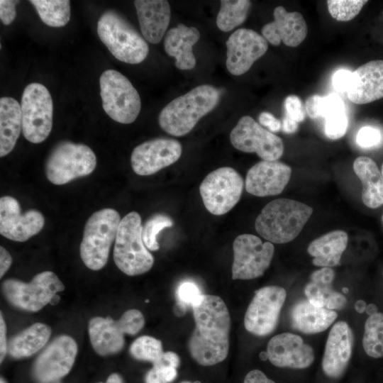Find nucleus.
<instances>
[{
  "mask_svg": "<svg viewBox=\"0 0 383 383\" xmlns=\"http://www.w3.org/2000/svg\"><path fill=\"white\" fill-rule=\"evenodd\" d=\"M195 328L188 348L193 359L203 366L223 361L229 351L231 316L222 299L204 294L192 306Z\"/></svg>",
  "mask_w": 383,
  "mask_h": 383,
  "instance_id": "nucleus-1",
  "label": "nucleus"
},
{
  "mask_svg": "<svg viewBox=\"0 0 383 383\" xmlns=\"http://www.w3.org/2000/svg\"><path fill=\"white\" fill-rule=\"evenodd\" d=\"M220 91L210 84H201L171 101L160 111L158 121L168 134L183 136L218 104Z\"/></svg>",
  "mask_w": 383,
  "mask_h": 383,
  "instance_id": "nucleus-2",
  "label": "nucleus"
},
{
  "mask_svg": "<svg viewBox=\"0 0 383 383\" xmlns=\"http://www.w3.org/2000/svg\"><path fill=\"white\" fill-rule=\"evenodd\" d=\"M313 213V209L300 201L277 199L262 209L255 222L257 233L267 241L282 244L293 240Z\"/></svg>",
  "mask_w": 383,
  "mask_h": 383,
  "instance_id": "nucleus-3",
  "label": "nucleus"
},
{
  "mask_svg": "<svg viewBox=\"0 0 383 383\" xmlns=\"http://www.w3.org/2000/svg\"><path fill=\"white\" fill-rule=\"evenodd\" d=\"M97 33L102 43L119 61L138 64L148 54L149 47L144 38L115 11L108 10L100 16Z\"/></svg>",
  "mask_w": 383,
  "mask_h": 383,
  "instance_id": "nucleus-4",
  "label": "nucleus"
},
{
  "mask_svg": "<svg viewBox=\"0 0 383 383\" xmlns=\"http://www.w3.org/2000/svg\"><path fill=\"white\" fill-rule=\"evenodd\" d=\"M142 231L141 218L135 211L126 215L118 228L113 260L118 268L129 276L147 272L154 263V257L143 242Z\"/></svg>",
  "mask_w": 383,
  "mask_h": 383,
  "instance_id": "nucleus-5",
  "label": "nucleus"
},
{
  "mask_svg": "<svg viewBox=\"0 0 383 383\" xmlns=\"http://www.w3.org/2000/svg\"><path fill=\"white\" fill-rule=\"evenodd\" d=\"M121 221L118 211L110 208L94 212L87 220L80 244V256L90 270H99L106 264Z\"/></svg>",
  "mask_w": 383,
  "mask_h": 383,
  "instance_id": "nucleus-6",
  "label": "nucleus"
},
{
  "mask_svg": "<svg viewBox=\"0 0 383 383\" xmlns=\"http://www.w3.org/2000/svg\"><path fill=\"white\" fill-rule=\"evenodd\" d=\"M96 165V157L89 146L62 141L50 153L45 164V174L51 183L62 185L90 174Z\"/></svg>",
  "mask_w": 383,
  "mask_h": 383,
  "instance_id": "nucleus-7",
  "label": "nucleus"
},
{
  "mask_svg": "<svg viewBox=\"0 0 383 383\" xmlns=\"http://www.w3.org/2000/svg\"><path fill=\"white\" fill-rule=\"evenodd\" d=\"M102 106L116 122L128 124L137 118L141 109L138 92L131 82L114 70L104 71L99 79Z\"/></svg>",
  "mask_w": 383,
  "mask_h": 383,
  "instance_id": "nucleus-8",
  "label": "nucleus"
},
{
  "mask_svg": "<svg viewBox=\"0 0 383 383\" xmlns=\"http://www.w3.org/2000/svg\"><path fill=\"white\" fill-rule=\"evenodd\" d=\"M144 324V316L137 309L126 311L118 321L110 317H94L89 322L90 342L99 355H113L123 349L124 334L135 335Z\"/></svg>",
  "mask_w": 383,
  "mask_h": 383,
  "instance_id": "nucleus-9",
  "label": "nucleus"
},
{
  "mask_svg": "<svg viewBox=\"0 0 383 383\" xmlns=\"http://www.w3.org/2000/svg\"><path fill=\"white\" fill-rule=\"evenodd\" d=\"M64 289L62 282L51 271L37 274L28 283L8 279L2 284L6 300L14 307L30 312L38 311L50 304L55 294Z\"/></svg>",
  "mask_w": 383,
  "mask_h": 383,
  "instance_id": "nucleus-10",
  "label": "nucleus"
},
{
  "mask_svg": "<svg viewBox=\"0 0 383 383\" xmlns=\"http://www.w3.org/2000/svg\"><path fill=\"white\" fill-rule=\"evenodd\" d=\"M21 109L25 138L33 143L44 141L52 127L53 104L48 89L40 83L27 85L22 94Z\"/></svg>",
  "mask_w": 383,
  "mask_h": 383,
  "instance_id": "nucleus-11",
  "label": "nucleus"
},
{
  "mask_svg": "<svg viewBox=\"0 0 383 383\" xmlns=\"http://www.w3.org/2000/svg\"><path fill=\"white\" fill-rule=\"evenodd\" d=\"M243 179L233 168L223 167L208 174L199 187L206 209L212 214L228 213L238 202L243 193Z\"/></svg>",
  "mask_w": 383,
  "mask_h": 383,
  "instance_id": "nucleus-12",
  "label": "nucleus"
},
{
  "mask_svg": "<svg viewBox=\"0 0 383 383\" xmlns=\"http://www.w3.org/2000/svg\"><path fill=\"white\" fill-rule=\"evenodd\" d=\"M233 279H252L262 276L270 267L274 247L269 241H262L256 235L242 234L233 244Z\"/></svg>",
  "mask_w": 383,
  "mask_h": 383,
  "instance_id": "nucleus-13",
  "label": "nucleus"
},
{
  "mask_svg": "<svg viewBox=\"0 0 383 383\" xmlns=\"http://www.w3.org/2000/svg\"><path fill=\"white\" fill-rule=\"evenodd\" d=\"M233 146L245 152H255L263 160H277L284 152L281 138L266 130L251 116L240 118L230 133Z\"/></svg>",
  "mask_w": 383,
  "mask_h": 383,
  "instance_id": "nucleus-14",
  "label": "nucleus"
},
{
  "mask_svg": "<svg viewBox=\"0 0 383 383\" xmlns=\"http://www.w3.org/2000/svg\"><path fill=\"white\" fill-rule=\"evenodd\" d=\"M287 292L279 286H267L255 292L244 318L245 329L258 336H265L277 327Z\"/></svg>",
  "mask_w": 383,
  "mask_h": 383,
  "instance_id": "nucleus-15",
  "label": "nucleus"
},
{
  "mask_svg": "<svg viewBox=\"0 0 383 383\" xmlns=\"http://www.w3.org/2000/svg\"><path fill=\"white\" fill-rule=\"evenodd\" d=\"M77 345L70 336L56 337L41 352L33 366V375L38 383H54L71 370Z\"/></svg>",
  "mask_w": 383,
  "mask_h": 383,
  "instance_id": "nucleus-16",
  "label": "nucleus"
},
{
  "mask_svg": "<svg viewBox=\"0 0 383 383\" xmlns=\"http://www.w3.org/2000/svg\"><path fill=\"white\" fill-rule=\"evenodd\" d=\"M182 152V145L177 140L165 138L150 140L133 149L131 166L138 175H151L177 161Z\"/></svg>",
  "mask_w": 383,
  "mask_h": 383,
  "instance_id": "nucleus-17",
  "label": "nucleus"
},
{
  "mask_svg": "<svg viewBox=\"0 0 383 383\" xmlns=\"http://www.w3.org/2000/svg\"><path fill=\"white\" fill-rule=\"evenodd\" d=\"M226 67L233 75L247 72L253 63L267 50V41L256 31L239 28L234 31L226 43Z\"/></svg>",
  "mask_w": 383,
  "mask_h": 383,
  "instance_id": "nucleus-18",
  "label": "nucleus"
},
{
  "mask_svg": "<svg viewBox=\"0 0 383 383\" xmlns=\"http://www.w3.org/2000/svg\"><path fill=\"white\" fill-rule=\"evenodd\" d=\"M45 218L38 210L30 209L23 214L18 201L10 196L0 199V233L17 242H24L38 233L43 228Z\"/></svg>",
  "mask_w": 383,
  "mask_h": 383,
  "instance_id": "nucleus-19",
  "label": "nucleus"
},
{
  "mask_svg": "<svg viewBox=\"0 0 383 383\" xmlns=\"http://www.w3.org/2000/svg\"><path fill=\"white\" fill-rule=\"evenodd\" d=\"M270 362L278 367L306 369L314 361L313 348L298 335L283 333L273 336L267 346Z\"/></svg>",
  "mask_w": 383,
  "mask_h": 383,
  "instance_id": "nucleus-20",
  "label": "nucleus"
},
{
  "mask_svg": "<svg viewBox=\"0 0 383 383\" xmlns=\"http://www.w3.org/2000/svg\"><path fill=\"white\" fill-rule=\"evenodd\" d=\"M292 168L277 160H262L253 165L245 178L246 191L257 196L279 194L289 181Z\"/></svg>",
  "mask_w": 383,
  "mask_h": 383,
  "instance_id": "nucleus-21",
  "label": "nucleus"
},
{
  "mask_svg": "<svg viewBox=\"0 0 383 383\" xmlns=\"http://www.w3.org/2000/svg\"><path fill=\"white\" fill-rule=\"evenodd\" d=\"M353 340V331L345 321H338L333 326L321 362L326 376L338 378L343 374L351 358Z\"/></svg>",
  "mask_w": 383,
  "mask_h": 383,
  "instance_id": "nucleus-22",
  "label": "nucleus"
},
{
  "mask_svg": "<svg viewBox=\"0 0 383 383\" xmlns=\"http://www.w3.org/2000/svg\"><path fill=\"white\" fill-rule=\"evenodd\" d=\"M274 21L265 24L262 28L264 38L273 45L281 42L289 47L300 45L307 35V25L303 16L299 12H288L283 6L274 9Z\"/></svg>",
  "mask_w": 383,
  "mask_h": 383,
  "instance_id": "nucleus-23",
  "label": "nucleus"
},
{
  "mask_svg": "<svg viewBox=\"0 0 383 383\" xmlns=\"http://www.w3.org/2000/svg\"><path fill=\"white\" fill-rule=\"evenodd\" d=\"M347 95L356 104L383 98V60H371L353 72Z\"/></svg>",
  "mask_w": 383,
  "mask_h": 383,
  "instance_id": "nucleus-24",
  "label": "nucleus"
},
{
  "mask_svg": "<svg viewBox=\"0 0 383 383\" xmlns=\"http://www.w3.org/2000/svg\"><path fill=\"white\" fill-rule=\"evenodd\" d=\"M134 5L144 39L152 44L160 43L170 21L169 2L165 0H136Z\"/></svg>",
  "mask_w": 383,
  "mask_h": 383,
  "instance_id": "nucleus-25",
  "label": "nucleus"
},
{
  "mask_svg": "<svg viewBox=\"0 0 383 383\" xmlns=\"http://www.w3.org/2000/svg\"><path fill=\"white\" fill-rule=\"evenodd\" d=\"M200 38V33L195 27H188L179 23L167 31L164 48L167 54L175 58V66L182 70L193 69L196 58L193 46Z\"/></svg>",
  "mask_w": 383,
  "mask_h": 383,
  "instance_id": "nucleus-26",
  "label": "nucleus"
},
{
  "mask_svg": "<svg viewBox=\"0 0 383 383\" xmlns=\"http://www.w3.org/2000/svg\"><path fill=\"white\" fill-rule=\"evenodd\" d=\"M335 272L331 267L314 271L304 288L307 300L313 305L331 310L343 309L347 303L345 296L332 286Z\"/></svg>",
  "mask_w": 383,
  "mask_h": 383,
  "instance_id": "nucleus-27",
  "label": "nucleus"
},
{
  "mask_svg": "<svg viewBox=\"0 0 383 383\" xmlns=\"http://www.w3.org/2000/svg\"><path fill=\"white\" fill-rule=\"evenodd\" d=\"M337 317L338 313L334 310L314 306L308 300L298 301L291 311L294 329L306 334L324 331Z\"/></svg>",
  "mask_w": 383,
  "mask_h": 383,
  "instance_id": "nucleus-28",
  "label": "nucleus"
},
{
  "mask_svg": "<svg viewBox=\"0 0 383 383\" xmlns=\"http://www.w3.org/2000/svg\"><path fill=\"white\" fill-rule=\"evenodd\" d=\"M348 240V234L340 230L328 232L312 240L307 248L308 253L313 257L312 263L321 267L338 265Z\"/></svg>",
  "mask_w": 383,
  "mask_h": 383,
  "instance_id": "nucleus-29",
  "label": "nucleus"
},
{
  "mask_svg": "<svg viewBox=\"0 0 383 383\" xmlns=\"http://www.w3.org/2000/svg\"><path fill=\"white\" fill-rule=\"evenodd\" d=\"M353 170L362 184L364 204L376 209L383 204V179L376 162L370 157L360 156L353 162Z\"/></svg>",
  "mask_w": 383,
  "mask_h": 383,
  "instance_id": "nucleus-30",
  "label": "nucleus"
},
{
  "mask_svg": "<svg viewBox=\"0 0 383 383\" xmlns=\"http://www.w3.org/2000/svg\"><path fill=\"white\" fill-rule=\"evenodd\" d=\"M22 130V114L18 101L11 97L0 99V156L12 151Z\"/></svg>",
  "mask_w": 383,
  "mask_h": 383,
  "instance_id": "nucleus-31",
  "label": "nucleus"
},
{
  "mask_svg": "<svg viewBox=\"0 0 383 383\" xmlns=\"http://www.w3.org/2000/svg\"><path fill=\"white\" fill-rule=\"evenodd\" d=\"M51 332L48 325L35 323L10 339L8 353L16 359L30 357L46 345Z\"/></svg>",
  "mask_w": 383,
  "mask_h": 383,
  "instance_id": "nucleus-32",
  "label": "nucleus"
},
{
  "mask_svg": "<svg viewBox=\"0 0 383 383\" xmlns=\"http://www.w3.org/2000/svg\"><path fill=\"white\" fill-rule=\"evenodd\" d=\"M322 118H325L324 131L331 140L339 139L346 133L348 121L342 99L331 94L324 96Z\"/></svg>",
  "mask_w": 383,
  "mask_h": 383,
  "instance_id": "nucleus-33",
  "label": "nucleus"
},
{
  "mask_svg": "<svg viewBox=\"0 0 383 383\" xmlns=\"http://www.w3.org/2000/svg\"><path fill=\"white\" fill-rule=\"evenodd\" d=\"M41 21L51 27L65 26L70 18V2L68 0H31Z\"/></svg>",
  "mask_w": 383,
  "mask_h": 383,
  "instance_id": "nucleus-34",
  "label": "nucleus"
},
{
  "mask_svg": "<svg viewBox=\"0 0 383 383\" xmlns=\"http://www.w3.org/2000/svg\"><path fill=\"white\" fill-rule=\"evenodd\" d=\"M220 3L216 25L225 32L232 30L245 21L251 5L248 0H221Z\"/></svg>",
  "mask_w": 383,
  "mask_h": 383,
  "instance_id": "nucleus-35",
  "label": "nucleus"
},
{
  "mask_svg": "<svg viewBox=\"0 0 383 383\" xmlns=\"http://www.w3.org/2000/svg\"><path fill=\"white\" fill-rule=\"evenodd\" d=\"M362 345L368 356L373 358L383 357V313L376 312L367 318Z\"/></svg>",
  "mask_w": 383,
  "mask_h": 383,
  "instance_id": "nucleus-36",
  "label": "nucleus"
},
{
  "mask_svg": "<svg viewBox=\"0 0 383 383\" xmlns=\"http://www.w3.org/2000/svg\"><path fill=\"white\" fill-rule=\"evenodd\" d=\"M180 360L177 354L168 351L164 353L162 358L153 364V367L145 374V383H170L177 375V368Z\"/></svg>",
  "mask_w": 383,
  "mask_h": 383,
  "instance_id": "nucleus-37",
  "label": "nucleus"
},
{
  "mask_svg": "<svg viewBox=\"0 0 383 383\" xmlns=\"http://www.w3.org/2000/svg\"><path fill=\"white\" fill-rule=\"evenodd\" d=\"M129 351L135 359L152 364L160 361L164 354L162 342L149 335H143L135 339Z\"/></svg>",
  "mask_w": 383,
  "mask_h": 383,
  "instance_id": "nucleus-38",
  "label": "nucleus"
},
{
  "mask_svg": "<svg viewBox=\"0 0 383 383\" xmlns=\"http://www.w3.org/2000/svg\"><path fill=\"white\" fill-rule=\"evenodd\" d=\"M173 226L170 217L165 214H155L150 218L143 226L142 236L146 248L152 251L160 248L157 237L160 231Z\"/></svg>",
  "mask_w": 383,
  "mask_h": 383,
  "instance_id": "nucleus-39",
  "label": "nucleus"
},
{
  "mask_svg": "<svg viewBox=\"0 0 383 383\" xmlns=\"http://www.w3.org/2000/svg\"><path fill=\"white\" fill-rule=\"evenodd\" d=\"M367 1L328 0V10L331 16L338 21H348L354 18Z\"/></svg>",
  "mask_w": 383,
  "mask_h": 383,
  "instance_id": "nucleus-40",
  "label": "nucleus"
},
{
  "mask_svg": "<svg viewBox=\"0 0 383 383\" xmlns=\"http://www.w3.org/2000/svg\"><path fill=\"white\" fill-rule=\"evenodd\" d=\"M204 294L198 285L192 281H184L179 284L177 289L178 304L183 308L193 306L197 304Z\"/></svg>",
  "mask_w": 383,
  "mask_h": 383,
  "instance_id": "nucleus-41",
  "label": "nucleus"
},
{
  "mask_svg": "<svg viewBox=\"0 0 383 383\" xmlns=\"http://www.w3.org/2000/svg\"><path fill=\"white\" fill-rule=\"evenodd\" d=\"M382 133L380 130L373 126H364L357 132L356 142L363 148H372L380 144Z\"/></svg>",
  "mask_w": 383,
  "mask_h": 383,
  "instance_id": "nucleus-42",
  "label": "nucleus"
},
{
  "mask_svg": "<svg viewBox=\"0 0 383 383\" xmlns=\"http://www.w3.org/2000/svg\"><path fill=\"white\" fill-rule=\"evenodd\" d=\"M284 108L286 117L300 123L305 118V111L299 97L296 95H289L284 101Z\"/></svg>",
  "mask_w": 383,
  "mask_h": 383,
  "instance_id": "nucleus-43",
  "label": "nucleus"
},
{
  "mask_svg": "<svg viewBox=\"0 0 383 383\" xmlns=\"http://www.w3.org/2000/svg\"><path fill=\"white\" fill-rule=\"evenodd\" d=\"M18 1L1 0L0 1V18L3 24H11L16 17V4Z\"/></svg>",
  "mask_w": 383,
  "mask_h": 383,
  "instance_id": "nucleus-44",
  "label": "nucleus"
},
{
  "mask_svg": "<svg viewBox=\"0 0 383 383\" xmlns=\"http://www.w3.org/2000/svg\"><path fill=\"white\" fill-rule=\"evenodd\" d=\"M352 72L348 70H339L333 76V85L335 89L341 92H347L352 77Z\"/></svg>",
  "mask_w": 383,
  "mask_h": 383,
  "instance_id": "nucleus-45",
  "label": "nucleus"
},
{
  "mask_svg": "<svg viewBox=\"0 0 383 383\" xmlns=\"http://www.w3.org/2000/svg\"><path fill=\"white\" fill-rule=\"evenodd\" d=\"M322 96L313 94L309 96L306 101L305 108L307 114L311 118L321 117V101Z\"/></svg>",
  "mask_w": 383,
  "mask_h": 383,
  "instance_id": "nucleus-46",
  "label": "nucleus"
},
{
  "mask_svg": "<svg viewBox=\"0 0 383 383\" xmlns=\"http://www.w3.org/2000/svg\"><path fill=\"white\" fill-rule=\"evenodd\" d=\"M259 122L263 126L267 128L270 132H277L282 128V123L272 113L263 111L258 117Z\"/></svg>",
  "mask_w": 383,
  "mask_h": 383,
  "instance_id": "nucleus-47",
  "label": "nucleus"
},
{
  "mask_svg": "<svg viewBox=\"0 0 383 383\" xmlns=\"http://www.w3.org/2000/svg\"><path fill=\"white\" fill-rule=\"evenodd\" d=\"M243 383H275L273 380L269 379L262 371L253 370L249 372Z\"/></svg>",
  "mask_w": 383,
  "mask_h": 383,
  "instance_id": "nucleus-48",
  "label": "nucleus"
},
{
  "mask_svg": "<svg viewBox=\"0 0 383 383\" xmlns=\"http://www.w3.org/2000/svg\"><path fill=\"white\" fill-rule=\"evenodd\" d=\"M8 353V343L6 341V326L1 313L0 317V362H2Z\"/></svg>",
  "mask_w": 383,
  "mask_h": 383,
  "instance_id": "nucleus-49",
  "label": "nucleus"
},
{
  "mask_svg": "<svg viewBox=\"0 0 383 383\" xmlns=\"http://www.w3.org/2000/svg\"><path fill=\"white\" fill-rule=\"evenodd\" d=\"M12 263L10 253L2 246L0 247V277L1 278Z\"/></svg>",
  "mask_w": 383,
  "mask_h": 383,
  "instance_id": "nucleus-50",
  "label": "nucleus"
},
{
  "mask_svg": "<svg viewBox=\"0 0 383 383\" xmlns=\"http://www.w3.org/2000/svg\"><path fill=\"white\" fill-rule=\"evenodd\" d=\"M299 127V123L284 116L282 122V128L285 133L291 134L296 132Z\"/></svg>",
  "mask_w": 383,
  "mask_h": 383,
  "instance_id": "nucleus-51",
  "label": "nucleus"
},
{
  "mask_svg": "<svg viewBox=\"0 0 383 383\" xmlns=\"http://www.w3.org/2000/svg\"><path fill=\"white\" fill-rule=\"evenodd\" d=\"M98 383H104V382H98ZM105 383H123V381L121 377L118 374L113 373L109 375V377H108Z\"/></svg>",
  "mask_w": 383,
  "mask_h": 383,
  "instance_id": "nucleus-52",
  "label": "nucleus"
},
{
  "mask_svg": "<svg viewBox=\"0 0 383 383\" xmlns=\"http://www.w3.org/2000/svg\"><path fill=\"white\" fill-rule=\"evenodd\" d=\"M367 306L364 301L358 300L355 302V309L358 313H363L366 310Z\"/></svg>",
  "mask_w": 383,
  "mask_h": 383,
  "instance_id": "nucleus-53",
  "label": "nucleus"
},
{
  "mask_svg": "<svg viewBox=\"0 0 383 383\" xmlns=\"http://www.w3.org/2000/svg\"><path fill=\"white\" fill-rule=\"evenodd\" d=\"M60 299V296L56 294L51 299L50 304L52 305H55L59 302Z\"/></svg>",
  "mask_w": 383,
  "mask_h": 383,
  "instance_id": "nucleus-54",
  "label": "nucleus"
},
{
  "mask_svg": "<svg viewBox=\"0 0 383 383\" xmlns=\"http://www.w3.org/2000/svg\"><path fill=\"white\" fill-rule=\"evenodd\" d=\"M180 383H201L199 381H194L193 382H189V381H183Z\"/></svg>",
  "mask_w": 383,
  "mask_h": 383,
  "instance_id": "nucleus-55",
  "label": "nucleus"
},
{
  "mask_svg": "<svg viewBox=\"0 0 383 383\" xmlns=\"http://www.w3.org/2000/svg\"><path fill=\"white\" fill-rule=\"evenodd\" d=\"M0 383H6V382L3 378H1Z\"/></svg>",
  "mask_w": 383,
  "mask_h": 383,
  "instance_id": "nucleus-56",
  "label": "nucleus"
},
{
  "mask_svg": "<svg viewBox=\"0 0 383 383\" xmlns=\"http://www.w3.org/2000/svg\"><path fill=\"white\" fill-rule=\"evenodd\" d=\"M381 174H382V179H383V162H382V165Z\"/></svg>",
  "mask_w": 383,
  "mask_h": 383,
  "instance_id": "nucleus-57",
  "label": "nucleus"
},
{
  "mask_svg": "<svg viewBox=\"0 0 383 383\" xmlns=\"http://www.w3.org/2000/svg\"><path fill=\"white\" fill-rule=\"evenodd\" d=\"M382 223H383V215L382 216Z\"/></svg>",
  "mask_w": 383,
  "mask_h": 383,
  "instance_id": "nucleus-58",
  "label": "nucleus"
},
{
  "mask_svg": "<svg viewBox=\"0 0 383 383\" xmlns=\"http://www.w3.org/2000/svg\"><path fill=\"white\" fill-rule=\"evenodd\" d=\"M382 15H383V12H382Z\"/></svg>",
  "mask_w": 383,
  "mask_h": 383,
  "instance_id": "nucleus-59",
  "label": "nucleus"
}]
</instances>
